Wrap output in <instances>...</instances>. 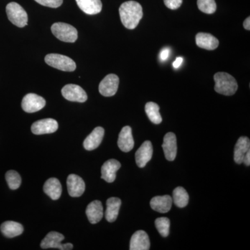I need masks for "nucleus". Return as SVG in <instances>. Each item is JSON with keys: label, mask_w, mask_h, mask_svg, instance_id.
Here are the masks:
<instances>
[{"label": "nucleus", "mask_w": 250, "mask_h": 250, "mask_svg": "<svg viewBox=\"0 0 250 250\" xmlns=\"http://www.w3.org/2000/svg\"><path fill=\"white\" fill-rule=\"evenodd\" d=\"M172 198L170 195L156 196L150 201V206L153 210L161 213H167L171 209Z\"/></svg>", "instance_id": "aec40b11"}, {"label": "nucleus", "mask_w": 250, "mask_h": 250, "mask_svg": "<svg viewBox=\"0 0 250 250\" xmlns=\"http://www.w3.org/2000/svg\"><path fill=\"white\" fill-rule=\"evenodd\" d=\"M150 248V241L147 233L143 230L136 231L130 241V250H148Z\"/></svg>", "instance_id": "4468645a"}, {"label": "nucleus", "mask_w": 250, "mask_h": 250, "mask_svg": "<svg viewBox=\"0 0 250 250\" xmlns=\"http://www.w3.org/2000/svg\"><path fill=\"white\" fill-rule=\"evenodd\" d=\"M36 2L42 6L50 8H58L62 4L63 0H35Z\"/></svg>", "instance_id": "7c9ffc66"}, {"label": "nucleus", "mask_w": 250, "mask_h": 250, "mask_svg": "<svg viewBox=\"0 0 250 250\" xmlns=\"http://www.w3.org/2000/svg\"><path fill=\"white\" fill-rule=\"evenodd\" d=\"M169 57V49H164L160 54V59L162 61H166Z\"/></svg>", "instance_id": "473e14b6"}, {"label": "nucleus", "mask_w": 250, "mask_h": 250, "mask_svg": "<svg viewBox=\"0 0 250 250\" xmlns=\"http://www.w3.org/2000/svg\"><path fill=\"white\" fill-rule=\"evenodd\" d=\"M172 202L179 208H184L187 207L189 202V195L187 190L183 187L176 188L173 191Z\"/></svg>", "instance_id": "a878e982"}, {"label": "nucleus", "mask_w": 250, "mask_h": 250, "mask_svg": "<svg viewBox=\"0 0 250 250\" xmlns=\"http://www.w3.org/2000/svg\"><path fill=\"white\" fill-rule=\"evenodd\" d=\"M243 27H244L245 29L246 30L250 31V18L248 17L246 18V21L243 22Z\"/></svg>", "instance_id": "c9c22d12"}, {"label": "nucleus", "mask_w": 250, "mask_h": 250, "mask_svg": "<svg viewBox=\"0 0 250 250\" xmlns=\"http://www.w3.org/2000/svg\"><path fill=\"white\" fill-rule=\"evenodd\" d=\"M121 164L116 159H109L102 166V179L108 183H112L116 179L117 171L121 168Z\"/></svg>", "instance_id": "ddd939ff"}, {"label": "nucleus", "mask_w": 250, "mask_h": 250, "mask_svg": "<svg viewBox=\"0 0 250 250\" xmlns=\"http://www.w3.org/2000/svg\"><path fill=\"white\" fill-rule=\"evenodd\" d=\"M63 235L57 231H51L43 238L41 243L42 249H49V248H56L62 250V242L63 241Z\"/></svg>", "instance_id": "f3484780"}, {"label": "nucleus", "mask_w": 250, "mask_h": 250, "mask_svg": "<svg viewBox=\"0 0 250 250\" xmlns=\"http://www.w3.org/2000/svg\"><path fill=\"white\" fill-rule=\"evenodd\" d=\"M52 34L59 40L65 42H75L78 38L76 28L64 22H56L51 27Z\"/></svg>", "instance_id": "7ed1b4c3"}, {"label": "nucleus", "mask_w": 250, "mask_h": 250, "mask_svg": "<svg viewBox=\"0 0 250 250\" xmlns=\"http://www.w3.org/2000/svg\"><path fill=\"white\" fill-rule=\"evenodd\" d=\"M119 14L123 25L126 29H134L142 19V6L137 1H125L120 6Z\"/></svg>", "instance_id": "f257e3e1"}, {"label": "nucleus", "mask_w": 250, "mask_h": 250, "mask_svg": "<svg viewBox=\"0 0 250 250\" xmlns=\"http://www.w3.org/2000/svg\"><path fill=\"white\" fill-rule=\"evenodd\" d=\"M76 2L80 9L88 15L98 14L103 9L101 0H76Z\"/></svg>", "instance_id": "b1692460"}, {"label": "nucleus", "mask_w": 250, "mask_h": 250, "mask_svg": "<svg viewBox=\"0 0 250 250\" xmlns=\"http://www.w3.org/2000/svg\"><path fill=\"white\" fill-rule=\"evenodd\" d=\"M146 114L149 119L152 123L155 125H159L162 122V117H161L160 113H159V105L155 103L149 102L146 104Z\"/></svg>", "instance_id": "bb28decb"}, {"label": "nucleus", "mask_w": 250, "mask_h": 250, "mask_svg": "<svg viewBox=\"0 0 250 250\" xmlns=\"http://www.w3.org/2000/svg\"><path fill=\"white\" fill-rule=\"evenodd\" d=\"M197 4L198 9L205 14H213L216 11L215 0H197Z\"/></svg>", "instance_id": "c756f323"}, {"label": "nucleus", "mask_w": 250, "mask_h": 250, "mask_svg": "<svg viewBox=\"0 0 250 250\" xmlns=\"http://www.w3.org/2000/svg\"><path fill=\"white\" fill-rule=\"evenodd\" d=\"M58 128L59 124L56 120L46 118L33 123L31 129L34 134L42 135L54 133Z\"/></svg>", "instance_id": "1a4fd4ad"}, {"label": "nucleus", "mask_w": 250, "mask_h": 250, "mask_svg": "<svg viewBox=\"0 0 250 250\" xmlns=\"http://www.w3.org/2000/svg\"><path fill=\"white\" fill-rule=\"evenodd\" d=\"M195 41L199 47L207 50H214L219 45L218 39L208 33H198Z\"/></svg>", "instance_id": "6ab92c4d"}, {"label": "nucleus", "mask_w": 250, "mask_h": 250, "mask_svg": "<svg viewBox=\"0 0 250 250\" xmlns=\"http://www.w3.org/2000/svg\"><path fill=\"white\" fill-rule=\"evenodd\" d=\"M243 163H244L247 166H250V149L249 151H248V152L246 153V155L244 156V159H243Z\"/></svg>", "instance_id": "72a5a7b5"}, {"label": "nucleus", "mask_w": 250, "mask_h": 250, "mask_svg": "<svg viewBox=\"0 0 250 250\" xmlns=\"http://www.w3.org/2000/svg\"><path fill=\"white\" fill-rule=\"evenodd\" d=\"M45 61L47 65L62 71L73 72L76 70L75 62L70 57L62 54H47L45 57Z\"/></svg>", "instance_id": "20e7f679"}, {"label": "nucleus", "mask_w": 250, "mask_h": 250, "mask_svg": "<svg viewBox=\"0 0 250 250\" xmlns=\"http://www.w3.org/2000/svg\"><path fill=\"white\" fill-rule=\"evenodd\" d=\"M164 4L168 9L176 10L182 6L183 0H164Z\"/></svg>", "instance_id": "2f4dec72"}, {"label": "nucleus", "mask_w": 250, "mask_h": 250, "mask_svg": "<svg viewBox=\"0 0 250 250\" xmlns=\"http://www.w3.org/2000/svg\"><path fill=\"white\" fill-rule=\"evenodd\" d=\"M162 147L166 159L167 161H174L177 152V138L174 133L169 132L166 134Z\"/></svg>", "instance_id": "f8f14e48"}, {"label": "nucleus", "mask_w": 250, "mask_h": 250, "mask_svg": "<svg viewBox=\"0 0 250 250\" xmlns=\"http://www.w3.org/2000/svg\"><path fill=\"white\" fill-rule=\"evenodd\" d=\"M182 62H183V59L182 57H178L173 62V66L174 68H178L182 65Z\"/></svg>", "instance_id": "f704fd0d"}, {"label": "nucleus", "mask_w": 250, "mask_h": 250, "mask_svg": "<svg viewBox=\"0 0 250 250\" xmlns=\"http://www.w3.org/2000/svg\"><path fill=\"white\" fill-rule=\"evenodd\" d=\"M104 136V129L101 126L95 128L91 134L87 136L83 141V147L88 151L94 150L97 149L101 144Z\"/></svg>", "instance_id": "dca6fc26"}, {"label": "nucleus", "mask_w": 250, "mask_h": 250, "mask_svg": "<svg viewBox=\"0 0 250 250\" xmlns=\"http://www.w3.org/2000/svg\"><path fill=\"white\" fill-rule=\"evenodd\" d=\"M87 218L91 224L98 223L103 218L104 210L102 202L99 200L90 202L85 210Z\"/></svg>", "instance_id": "a211bd4d"}, {"label": "nucleus", "mask_w": 250, "mask_h": 250, "mask_svg": "<svg viewBox=\"0 0 250 250\" xmlns=\"http://www.w3.org/2000/svg\"><path fill=\"white\" fill-rule=\"evenodd\" d=\"M250 149V141L246 136H241L237 141L234 148V161L237 164L243 163L244 156Z\"/></svg>", "instance_id": "5701e85b"}, {"label": "nucleus", "mask_w": 250, "mask_h": 250, "mask_svg": "<svg viewBox=\"0 0 250 250\" xmlns=\"http://www.w3.org/2000/svg\"><path fill=\"white\" fill-rule=\"evenodd\" d=\"M67 187L69 195L72 197L82 196L85 191L84 181L77 174H71L67 177Z\"/></svg>", "instance_id": "9d476101"}, {"label": "nucleus", "mask_w": 250, "mask_h": 250, "mask_svg": "<svg viewBox=\"0 0 250 250\" xmlns=\"http://www.w3.org/2000/svg\"><path fill=\"white\" fill-rule=\"evenodd\" d=\"M45 99L34 93L27 94L22 99V108L23 111L32 113L40 111L45 107Z\"/></svg>", "instance_id": "423d86ee"}, {"label": "nucleus", "mask_w": 250, "mask_h": 250, "mask_svg": "<svg viewBox=\"0 0 250 250\" xmlns=\"http://www.w3.org/2000/svg\"><path fill=\"white\" fill-rule=\"evenodd\" d=\"M1 233L6 238H14L20 236L24 231V228L21 223L14 221H6L0 227Z\"/></svg>", "instance_id": "393cba45"}, {"label": "nucleus", "mask_w": 250, "mask_h": 250, "mask_svg": "<svg viewBox=\"0 0 250 250\" xmlns=\"http://www.w3.org/2000/svg\"><path fill=\"white\" fill-rule=\"evenodd\" d=\"M62 96L67 100L70 102L83 103L88 99L85 90L76 84H67L62 88Z\"/></svg>", "instance_id": "0eeeda50"}, {"label": "nucleus", "mask_w": 250, "mask_h": 250, "mask_svg": "<svg viewBox=\"0 0 250 250\" xmlns=\"http://www.w3.org/2000/svg\"><path fill=\"white\" fill-rule=\"evenodd\" d=\"M6 180L11 190H16L21 187L22 179L16 171L9 170L6 173Z\"/></svg>", "instance_id": "cd10ccee"}, {"label": "nucleus", "mask_w": 250, "mask_h": 250, "mask_svg": "<svg viewBox=\"0 0 250 250\" xmlns=\"http://www.w3.org/2000/svg\"><path fill=\"white\" fill-rule=\"evenodd\" d=\"M121 199L118 197H110L106 201V210L105 212V218L109 223L116 221L119 213L121 206Z\"/></svg>", "instance_id": "412c9836"}, {"label": "nucleus", "mask_w": 250, "mask_h": 250, "mask_svg": "<svg viewBox=\"0 0 250 250\" xmlns=\"http://www.w3.org/2000/svg\"><path fill=\"white\" fill-rule=\"evenodd\" d=\"M215 91L224 95H234L238 90V83L234 77L227 72H217L214 75Z\"/></svg>", "instance_id": "f03ea898"}, {"label": "nucleus", "mask_w": 250, "mask_h": 250, "mask_svg": "<svg viewBox=\"0 0 250 250\" xmlns=\"http://www.w3.org/2000/svg\"><path fill=\"white\" fill-rule=\"evenodd\" d=\"M6 14L10 22L18 27H24L27 24L28 16L25 10L16 2H11L6 7Z\"/></svg>", "instance_id": "39448f33"}, {"label": "nucleus", "mask_w": 250, "mask_h": 250, "mask_svg": "<svg viewBox=\"0 0 250 250\" xmlns=\"http://www.w3.org/2000/svg\"><path fill=\"white\" fill-rule=\"evenodd\" d=\"M153 155V147L152 143L149 141H145L142 146L136 152V163L139 167H146L147 163L152 159Z\"/></svg>", "instance_id": "9b49d317"}, {"label": "nucleus", "mask_w": 250, "mask_h": 250, "mask_svg": "<svg viewBox=\"0 0 250 250\" xmlns=\"http://www.w3.org/2000/svg\"><path fill=\"white\" fill-rule=\"evenodd\" d=\"M118 146L124 152H129L134 148V140L129 126H125L122 129L118 137Z\"/></svg>", "instance_id": "2eb2a0df"}, {"label": "nucleus", "mask_w": 250, "mask_h": 250, "mask_svg": "<svg viewBox=\"0 0 250 250\" xmlns=\"http://www.w3.org/2000/svg\"><path fill=\"white\" fill-rule=\"evenodd\" d=\"M43 190L52 200H59L62 193V184L59 179L56 178L47 179L44 184Z\"/></svg>", "instance_id": "4be33fe9"}, {"label": "nucleus", "mask_w": 250, "mask_h": 250, "mask_svg": "<svg viewBox=\"0 0 250 250\" xmlns=\"http://www.w3.org/2000/svg\"><path fill=\"white\" fill-rule=\"evenodd\" d=\"M155 226L161 236H168L169 233H170V221L168 218L162 217V218L156 219Z\"/></svg>", "instance_id": "c85d7f7f"}, {"label": "nucleus", "mask_w": 250, "mask_h": 250, "mask_svg": "<svg viewBox=\"0 0 250 250\" xmlns=\"http://www.w3.org/2000/svg\"><path fill=\"white\" fill-rule=\"evenodd\" d=\"M119 85V77L114 74L106 75L99 85V91L104 97L116 95Z\"/></svg>", "instance_id": "6e6552de"}]
</instances>
